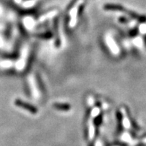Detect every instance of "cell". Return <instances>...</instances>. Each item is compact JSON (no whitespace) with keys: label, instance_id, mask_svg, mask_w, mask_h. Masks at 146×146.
<instances>
[{"label":"cell","instance_id":"cell-4","mask_svg":"<svg viewBox=\"0 0 146 146\" xmlns=\"http://www.w3.org/2000/svg\"><path fill=\"white\" fill-rule=\"evenodd\" d=\"M102 117L101 115H100V116H98L95 119L94 122H95V125H96L99 126L100 125H101V123H102Z\"/></svg>","mask_w":146,"mask_h":146},{"label":"cell","instance_id":"cell-3","mask_svg":"<svg viewBox=\"0 0 146 146\" xmlns=\"http://www.w3.org/2000/svg\"><path fill=\"white\" fill-rule=\"evenodd\" d=\"M53 106L56 109L61 110V111H69L71 108L70 105L66 103H54Z\"/></svg>","mask_w":146,"mask_h":146},{"label":"cell","instance_id":"cell-5","mask_svg":"<svg viewBox=\"0 0 146 146\" xmlns=\"http://www.w3.org/2000/svg\"><path fill=\"white\" fill-rule=\"evenodd\" d=\"M38 36L41 37V38H46V39H49L52 36V34L50 33H42V34H39Z\"/></svg>","mask_w":146,"mask_h":146},{"label":"cell","instance_id":"cell-1","mask_svg":"<svg viewBox=\"0 0 146 146\" xmlns=\"http://www.w3.org/2000/svg\"><path fill=\"white\" fill-rule=\"evenodd\" d=\"M15 105L18 106V107L22 108L27 110V111H28L32 113H34V114L37 113V109L34 106H32V105H30L27 102H23V101H21L20 100H15Z\"/></svg>","mask_w":146,"mask_h":146},{"label":"cell","instance_id":"cell-2","mask_svg":"<svg viewBox=\"0 0 146 146\" xmlns=\"http://www.w3.org/2000/svg\"><path fill=\"white\" fill-rule=\"evenodd\" d=\"M104 9L106 11H123L124 7L120 5L116 4H106L104 5Z\"/></svg>","mask_w":146,"mask_h":146}]
</instances>
